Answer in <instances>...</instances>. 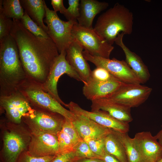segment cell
Returning a JSON list of instances; mask_svg holds the SVG:
<instances>
[{"label": "cell", "instance_id": "cell-1", "mask_svg": "<svg viewBox=\"0 0 162 162\" xmlns=\"http://www.w3.org/2000/svg\"><path fill=\"white\" fill-rule=\"evenodd\" d=\"M10 34L16 41L27 79L42 84L59 53L50 38L37 37L26 29L19 20L13 19Z\"/></svg>", "mask_w": 162, "mask_h": 162}, {"label": "cell", "instance_id": "cell-2", "mask_svg": "<svg viewBox=\"0 0 162 162\" xmlns=\"http://www.w3.org/2000/svg\"><path fill=\"white\" fill-rule=\"evenodd\" d=\"M27 79L16 43L10 34L0 40V96L19 91Z\"/></svg>", "mask_w": 162, "mask_h": 162}, {"label": "cell", "instance_id": "cell-3", "mask_svg": "<svg viewBox=\"0 0 162 162\" xmlns=\"http://www.w3.org/2000/svg\"><path fill=\"white\" fill-rule=\"evenodd\" d=\"M132 13L118 3L101 14L98 18L93 29L100 37L112 45L121 33L130 35L133 32Z\"/></svg>", "mask_w": 162, "mask_h": 162}, {"label": "cell", "instance_id": "cell-4", "mask_svg": "<svg viewBox=\"0 0 162 162\" xmlns=\"http://www.w3.org/2000/svg\"><path fill=\"white\" fill-rule=\"evenodd\" d=\"M0 129L2 145L0 162H16L20 154L27 150L31 133L22 122L16 124L6 118L1 120Z\"/></svg>", "mask_w": 162, "mask_h": 162}, {"label": "cell", "instance_id": "cell-5", "mask_svg": "<svg viewBox=\"0 0 162 162\" xmlns=\"http://www.w3.org/2000/svg\"><path fill=\"white\" fill-rule=\"evenodd\" d=\"M19 91L31 106L58 113L66 119L71 120L72 118L73 114L45 91L42 84L27 79L20 87Z\"/></svg>", "mask_w": 162, "mask_h": 162}, {"label": "cell", "instance_id": "cell-6", "mask_svg": "<svg viewBox=\"0 0 162 162\" xmlns=\"http://www.w3.org/2000/svg\"><path fill=\"white\" fill-rule=\"evenodd\" d=\"M22 122L31 134L57 135L62 129L65 118L60 114L31 106Z\"/></svg>", "mask_w": 162, "mask_h": 162}, {"label": "cell", "instance_id": "cell-7", "mask_svg": "<svg viewBox=\"0 0 162 162\" xmlns=\"http://www.w3.org/2000/svg\"><path fill=\"white\" fill-rule=\"evenodd\" d=\"M46 10L44 22L48 29L47 34L56 46L59 53L66 51L74 40L72 30L77 21H65L61 20L57 12L50 10L45 3Z\"/></svg>", "mask_w": 162, "mask_h": 162}, {"label": "cell", "instance_id": "cell-8", "mask_svg": "<svg viewBox=\"0 0 162 162\" xmlns=\"http://www.w3.org/2000/svg\"><path fill=\"white\" fill-rule=\"evenodd\" d=\"M71 33L74 40L90 54L110 58L114 46L99 35L93 28L81 26L77 22L74 25Z\"/></svg>", "mask_w": 162, "mask_h": 162}, {"label": "cell", "instance_id": "cell-9", "mask_svg": "<svg viewBox=\"0 0 162 162\" xmlns=\"http://www.w3.org/2000/svg\"><path fill=\"white\" fill-rule=\"evenodd\" d=\"M66 51L59 53L51 66L45 82L42 84L43 88L61 104L65 106L58 94L57 86L60 77L67 74L70 77L82 82L79 74L67 61Z\"/></svg>", "mask_w": 162, "mask_h": 162}, {"label": "cell", "instance_id": "cell-10", "mask_svg": "<svg viewBox=\"0 0 162 162\" xmlns=\"http://www.w3.org/2000/svg\"><path fill=\"white\" fill-rule=\"evenodd\" d=\"M83 55L87 61L96 67L105 68L115 78L125 84L141 83L125 61L92 56L85 50L83 51Z\"/></svg>", "mask_w": 162, "mask_h": 162}, {"label": "cell", "instance_id": "cell-11", "mask_svg": "<svg viewBox=\"0 0 162 162\" xmlns=\"http://www.w3.org/2000/svg\"><path fill=\"white\" fill-rule=\"evenodd\" d=\"M152 89L141 84H126L108 98L130 108L136 107L148 99Z\"/></svg>", "mask_w": 162, "mask_h": 162}, {"label": "cell", "instance_id": "cell-12", "mask_svg": "<svg viewBox=\"0 0 162 162\" xmlns=\"http://www.w3.org/2000/svg\"><path fill=\"white\" fill-rule=\"evenodd\" d=\"M0 112H5V118L16 124L22 122V118L31 106L19 91L8 95L0 96Z\"/></svg>", "mask_w": 162, "mask_h": 162}, {"label": "cell", "instance_id": "cell-13", "mask_svg": "<svg viewBox=\"0 0 162 162\" xmlns=\"http://www.w3.org/2000/svg\"><path fill=\"white\" fill-rule=\"evenodd\" d=\"M65 107L72 113L84 116L98 124L121 133H127L129 130V123L119 120L101 110L89 111L81 108L77 104L71 101Z\"/></svg>", "mask_w": 162, "mask_h": 162}, {"label": "cell", "instance_id": "cell-14", "mask_svg": "<svg viewBox=\"0 0 162 162\" xmlns=\"http://www.w3.org/2000/svg\"><path fill=\"white\" fill-rule=\"evenodd\" d=\"M133 138L141 162H157L162 158V146L150 132H138Z\"/></svg>", "mask_w": 162, "mask_h": 162}, {"label": "cell", "instance_id": "cell-15", "mask_svg": "<svg viewBox=\"0 0 162 162\" xmlns=\"http://www.w3.org/2000/svg\"><path fill=\"white\" fill-rule=\"evenodd\" d=\"M31 135L27 150L31 155L37 157H44L58 154V142L56 135L46 133L31 134Z\"/></svg>", "mask_w": 162, "mask_h": 162}, {"label": "cell", "instance_id": "cell-16", "mask_svg": "<svg viewBox=\"0 0 162 162\" xmlns=\"http://www.w3.org/2000/svg\"><path fill=\"white\" fill-rule=\"evenodd\" d=\"M72 113L73 116L71 120L81 138L85 141L105 137L112 132L111 129L84 116Z\"/></svg>", "mask_w": 162, "mask_h": 162}, {"label": "cell", "instance_id": "cell-17", "mask_svg": "<svg viewBox=\"0 0 162 162\" xmlns=\"http://www.w3.org/2000/svg\"><path fill=\"white\" fill-rule=\"evenodd\" d=\"M83 48L74 40L66 50V59L77 72L84 84L89 81L92 70L83 55Z\"/></svg>", "mask_w": 162, "mask_h": 162}, {"label": "cell", "instance_id": "cell-18", "mask_svg": "<svg viewBox=\"0 0 162 162\" xmlns=\"http://www.w3.org/2000/svg\"><path fill=\"white\" fill-rule=\"evenodd\" d=\"M91 107L92 111H104L114 118L125 123H129L133 119L131 108L108 98L93 100Z\"/></svg>", "mask_w": 162, "mask_h": 162}, {"label": "cell", "instance_id": "cell-19", "mask_svg": "<svg viewBox=\"0 0 162 162\" xmlns=\"http://www.w3.org/2000/svg\"><path fill=\"white\" fill-rule=\"evenodd\" d=\"M126 84L118 80L104 82H89L84 84L82 92L87 99L92 101L107 98Z\"/></svg>", "mask_w": 162, "mask_h": 162}, {"label": "cell", "instance_id": "cell-20", "mask_svg": "<svg viewBox=\"0 0 162 162\" xmlns=\"http://www.w3.org/2000/svg\"><path fill=\"white\" fill-rule=\"evenodd\" d=\"M124 35L123 32L119 34L115 43L122 48L125 56L126 62L140 80L141 83H144L150 78V75L149 70L140 57L131 51L124 44L123 40Z\"/></svg>", "mask_w": 162, "mask_h": 162}, {"label": "cell", "instance_id": "cell-21", "mask_svg": "<svg viewBox=\"0 0 162 162\" xmlns=\"http://www.w3.org/2000/svg\"><path fill=\"white\" fill-rule=\"evenodd\" d=\"M109 4L96 0H81L80 5V15L77 19L79 25L93 29L92 24L97 15L105 10Z\"/></svg>", "mask_w": 162, "mask_h": 162}, {"label": "cell", "instance_id": "cell-22", "mask_svg": "<svg viewBox=\"0 0 162 162\" xmlns=\"http://www.w3.org/2000/svg\"><path fill=\"white\" fill-rule=\"evenodd\" d=\"M24 10L29 16L47 33L48 29L43 19L45 17V2L43 0H20Z\"/></svg>", "mask_w": 162, "mask_h": 162}, {"label": "cell", "instance_id": "cell-23", "mask_svg": "<svg viewBox=\"0 0 162 162\" xmlns=\"http://www.w3.org/2000/svg\"><path fill=\"white\" fill-rule=\"evenodd\" d=\"M105 146L106 151L120 162H128L122 144L112 130L105 137Z\"/></svg>", "mask_w": 162, "mask_h": 162}, {"label": "cell", "instance_id": "cell-24", "mask_svg": "<svg viewBox=\"0 0 162 162\" xmlns=\"http://www.w3.org/2000/svg\"><path fill=\"white\" fill-rule=\"evenodd\" d=\"M112 130L122 144L125 152L128 162H141L140 154L133 138L127 133H121Z\"/></svg>", "mask_w": 162, "mask_h": 162}, {"label": "cell", "instance_id": "cell-25", "mask_svg": "<svg viewBox=\"0 0 162 162\" xmlns=\"http://www.w3.org/2000/svg\"><path fill=\"white\" fill-rule=\"evenodd\" d=\"M2 10L8 18L20 20L23 17L24 10L19 0H1Z\"/></svg>", "mask_w": 162, "mask_h": 162}, {"label": "cell", "instance_id": "cell-26", "mask_svg": "<svg viewBox=\"0 0 162 162\" xmlns=\"http://www.w3.org/2000/svg\"><path fill=\"white\" fill-rule=\"evenodd\" d=\"M20 20L25 28L35 36L42 38H50L48 34L33 21L25 11L23 17Z\"/></svg>", "mask_w": 162, "mask_h": 162}, {"label": "cell", "instance_id": "cell-27", "mask_svg": "<svg viewBox=\"0 0 162 162\" xmlns=\"http://www.w3.org/2000/svg\"><path fill=\"white\" fill-rule=\"evenodd\" d=\"M116 80H118L113 76L105 68L101 67H96L92 71L88 82H104Z\"/></svg>", "mask_w": 162, "mask_h": 162}, {"label": "cell", "instance_id": "cell-28", "mask_svg": "<svg viewBox=\"0 0 162 162\" xmlns=\"http://www.w3.org/2000/svg\"><path fill=\"white\" fill-rule=\"evenodd\" d=\"M58 146V154L74 151V146L68 136L62 130L57 134Z\"/></svg>", "mask_w": 162, "mask_h": 162}, {"label": "cell", "instance_id": "cell-29", "mask_svg": "<svg viewBox=\"0 0 162 162\" xmlns=\"http://www.w3.org/2000/svg\"><path fill=\"white\" fill-rule=\"evenodd\" d=\"M13 23V20L4 14L0 1V40L10 35Z\"/></svg>", "mask_w": 162, "mask_h": 162}, {"label": "cell", "instance_id": "cell-30", "mask_svg": "<svg viewBox=\"0 0 162 162\" xmlns=\"http://www.w3.org/2000/svg\"><path fill=\"white\" fill-rule=\"evenodd\" d=\"M74 151L80 158H94L101 159V157L94 153L87 143L83 140L74 147Z\"/></svg>", "mask_w": 162, "mask_h": 162}, {"label": "cell", "instance_id": "cell-31", "mask_svg": "<svg viewBox=\"0 0 162 162\" xmlns=\"http://www.w3.org/2000/svg\"><path fill=\"white\" fill-rule=\"evenodd\" d=\"M69 137L74 147L82 140L71 120L65 119L62 129Z\"/></svg>", "mask_w": 162, "mask_h": 162}, {"label": "cell", "instance_id": "cell-32", "mask_svg": "<svg viewBox=\"0 0 162 162\" xmlns=\"http://www.w3.org/2000/svg\"><path fill=\"white\" fill-rule=\"evenodd\" d=\"M105 137L91 139L86 141L92 151L101 158L106 152L105 146Z\"/></svg>", "mask_w": 162, "mask_h": 162}, {"label": "cell", "instance_id": "cell-33", "mask_svg": "<svg viewBox=\"0 0 162 162\" xmlns=\"http://www.w3.org/2000/svg\"><path fill=\"white\" fill-rule=\"evenodd\" d=\"M56 156L37 157L31 155L26 150L20 154L16 162H50Z\"/></svg>", "mask_w": 162, "mask_h": 162}, {"label": "cell", "instance_id": "cell-34", "mask_svg": "<svg viewBox=\"0 0 162 162\" xmlns=\"http://www.w3.org/2000/svg\"><path fill=\"white\" fill-rule=\"evenodd\" d=\"M79 0H68L69 6L67 8L68 20L77 21L80 15V5Z\"/></svg>", "mask_w": 162, "mask_h": 162}, {"label": "cell", "instance_id": "cell-35", "mask_svg": "<svg viewBox=\"0 0 162 162\" xmlns=\"http://www.w3.org/2000/svg\"><path fill=\"white\" fill-rule=\"evenodd\" d=\"M80 158L73 151L58 154L56 155L50 162H76Z\"/></svg>", "mask_w": 162, "mask_h": 162}, {"label": "cell", "instance_id": "cell-36", "mask_svg": "<svg viewBox=\"0 0 162 162\" xmlns=\"http://www.w3.org/2000/svg\"><path fill=\"white\" fill-rule=\"evenodd\" d=\"M51 4L55 11L60 12L67 19L68 17L67 10L64 5L63 0H52Z\"/></svg>", "mask_w": 162, "mask_h": 162}, {"label": "cell", "instance_id": "cell-37", "mask_svg": "<svg viewBox=\"0 0 162 162\" xmlns=\"http://www.w3.org/2000/svg\"><path fill=\"white\" fill-rule=\"evenodd\" d=\"M101 159L104 160V162H120L115 157L106 151L104 156L101 157Z\"/></svg>", "mask_w": 162, "mask_h": 162}, {"label": "cell", "instance_id": "cell-38", "mask_svg": "<svg viewBox=\"0 0 162 162\" xmlns=\"http://www.w3.org/2000/svg\"><path fill=\"white\" fill-rule=\"evenodd\" d=\"M76 162H104L103 160L94 158H85L78 160Z\"/></svg>", "mask_w": 162, "mask_h": 162}, {"label": "cell", "instance_id": "cell-39", "mask_svg": "<svg viewBox=\"0 0 162 162\" xmlns=\"http://www.w3.org/2000/svg\"><path fill=\"white\" fill-rule=\"evenodd\" d=\"M154 136L157 139L159 143L162 146V124L161 130Z\"/></svg>", "mask_w": 162, "mask_h": 162}, {"label": "cell", "instance_id": "cell-40", "mask_svg": "<svg viewBox=\"0 0 162 162\" xmlns=\"http://www.w3.org/2000/svg\"><path fill=\"white\" fill-rule=\"evenodd\" d=\"M157 162H162V158L160 159L159 161Z\"/></svg>", "mask_w": 162, "mask_h": 162}]
</instances>
